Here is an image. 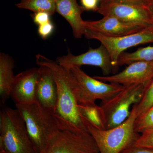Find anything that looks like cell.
Instances as JSON below:
<instances>
[{
    "instance_id": "obj_1",
    "label": "cell",
    "mask_w": 153,
    "mask_h": 153,
    "mask_svg": "<svg viewBox=\"0 0 153 153\" xmlns=\"http://www.w3.org/2000/svg\"><path fill=\"white\" fill-rule=\"evenodd\" d=\"M36 60L38 66L51 68L55 76L57 94L54 114L60 130L89 133L79 112L75 96V80L70 70L40 54L36 55Z\"/></svg>"
},
{
    "instance_id": "obj_2",
    "label": "cell",
    "mask_w": 153,
    "mask_h": 153,
    "mask_svg": "<svg viewBox=\"0 0 153 153\" xmlns=\"http://www.w3.org/2000/svg\"><path fill=\"white\" fill-rule=\"evenodd\" d=\"M25 121L36 153H43L60 131L54 113L37 100L30 104H16Z\"/></svg>"
},
{
    "instance_id": "obj_3",
    "label": "cell",
    "mask_w": 153,
    "mask_h": 153,
    "mask_svg": "<svg viewBox=\"0 0 153 153\" xmlns=\"http://www.w3.org/2000/svg\"><path fill=\"white\" fill-rule=\"evenodd\" d=\"M137 117L136 104L128 117L120 125L110 129H100L83 118L88 132L93 137L100 153H121L133 146L139 137L135 131Z\"/></svg>"
},
{
    "instance_id": "obj_4",
    "label": "cell",
    "mask_w": 153,
    "mask_h": 153,
    "mask_svg": "<svg viewBox=\"0 0 153 153\" xmlns=\"http://www.w3.org/2000/svg\"><path fill=\"white\" fill-rule=\"evenodd\" d=\"M0 149L10 153H36L25 121L16 108H5L1 111Z\"/></svg>"
},
{
    "instance_id": "obj_5",
    "label": "cell",
    "mask_w": 153,
    "mask_h": 153,
    "mask_svg": "<svg viewBox=\"0 0 153 153\" xmlns=\"http://www.w3.org/2000/svg\"><path fill=\"white\" fill-rule=\"evenodd\" d=\"M149 84L124 86L123 89L111 98L102 101L106 129L113 128L123 123L130 115L132 105L139 103Z\"/></svg>"
},
{
    "instance_id": "obj_6",
    "label": "cell",
    "mask_w": 153,
    "mask_h": 153,
    "mask_svg": "<svg viewBox=\"0 0 153 153\" xmlns=\"http://www.w3.org/2000/svg\"><path fill=\"white\" fill-rule=\"evenodd\" d=\"M75 80V94L78 104L95 103L111 98L121 91L123 85L102 82L91 77L80 68L70 69Z\"/></svg>"
},
{
    "instance_id": "obj_7",
    "label": "cell",
    "mask_w": 153,
    "mask_h": 153,
    "mask_svg": "<svg viewBox=\"0 0 153 153\" xmlns=\"http://www.w3.org/2000/svg\"><path fill=\"white\" fill-rule=\"evenodd\" d=\"M84 36L87 39L97 40L106 48L111 59L113 73L115 74L119 67V58L124 51L138 45L153 43V26L133 34L118 37H108L85 28Z\"/></svg>"
},
{
    "instance_id": "obj_8",
    "label": "cell",
    "mask_w": 153,
    "mask_h": 153,
    "mask_svg": "<svg viewBox=\"0 0 153 153\" xmlns=\"http://www.w3.org/2000/svg\"><path fill=\"white\" fill-rule=\"evenodd\" d=\"M43 153H100L89 133L60 131Z\"/></svg>"
},
{
    "instance_id": "obj_9",
    "label": "cell",
    "mask_w": 153,
    "mask_h": 153,
    "mask_svg": "<svg viewBox=\"0 0 153 153\" xmlns=\"http://www.w3.org/2000/svg\"><path fill=\"white\" fill-rule=\"evenodd\" d=\"M97 12L103 16L114 17L124 22L148 27L153 26L152 18L147 6L101 0Z\"/></svg>"
},
{
    "instance_id": "obj_10",
    "label": "cell",
    "mask_w": 153,
    "mask_h": 153,
    "mask_svg": "<svg viewBox=\"0 0 153 153\" xmlns=\"http://www.w3.org/2000/svg\"><path fill=\"white\" fill-rule=\"evenodd\" d=\"M56 61L66 69L80 68L84 65L97 66L101 68L104 76L113 72L111 59L106 48L102 44L96 49L89 48L83 54L74 55L68 53L65 56L57 57Z\"/></svg>"
},
{
    "instance_id": "obj_11",
    "label": "cell",
    "mask_w": 153,
    "mask_h": 153,
    "mask_svg": "<svg viewBox=\"0 0 153 153\" xmlns=\"http://www.w3.org/2000/svg\"><path fill=\"white\" fill-rule=\"evenodd\" d=\"M93 77L102 82L123 86L149 84L153 79V61H136L128 64V66L119 73Z\"/></svg>"
},
{
    "instance_id": "obj_12",
    "label": "cell",
    "mask_w": 153,
    "mask_h": 153,
    "mask_svg": "<svg viewBox=\"0 0 153 153\" xmlns=\"http://www.w3.org/2000/svg\"><path fill=\"white\" fill-rule=\"evenodd\" d=\"M83 25L86 29L110 37H121L133 34L149 27L141 24L124 22L110 16H103L97 21H84Z\"/></svg>"
},
{
    "instance_id": "obj_13",
    "label": "cell",
    "mask_w": 153,
    "mask_h": 153,
    "mask_svg": "<svg viewBox=\"0 0 153 153\" xmlns=\"http://www.w3.org/2000/svg\"><path fill=\"white\" fill-rule=\"evenodd\" d=\"M38 68L23 71L15 76L11 97L16 104H30L36 101V87Z\"/></svg>"
},
{
    "instance_id": "obj_14",
    "label": "cell",
    "mask_w": 153,
    "mask_h": 153,
    "mask_svg": "<svg viewBox=\"0 0 153 153\" xmlns=\"http://www.w3.org/2000/svg\"><path fill=\"white\" fill-rule=\"evenodd\" d=\"M57 94V84L52 69L47 66H39L36 87V100L54 114Z\"/></svg>"
},
{
    "instance_id": "obj_15",
    "label": "cell",
    "mask_w": 153,
    "mask_h": 153,
    "mask_svg": "<svg viewBox=\"0 0 153 153\" xmlns=\"http://www.w3.org/2000/svg\"><path fill=\"white\" fill-rule=\"evenodd\" d=\"M56 12L62 16L71 26L74 38L79 39L84 36L85 28L82 19L85 9L76 0H55Z\"/></svg>"
},
{
    "instance_id": "obj_16",
    "label": "cell",
    "mask_w": 153,
    "mask_h": 153,
    "mask_svg": "<svg viewBox=\"0 0 153 153\" xmlns=\"http://www.w3.org/2000/svg\"><path fill=\"white\" fill-rule=\"evenodd\" d=\"M14 60L8 55L0 54V96L3 103H5L11 96V88L15 76L13 69Z\"/></svg>"
},
{
    "instance_id": "obj_17",
    "label": "cell",
    "mask_w": 153,
    "mask_h": 153,
    "mask_svg": "<svg viewBox=\"0 0 153 153\" xmlns=\"http://www.w3.org/2000/svg\"><path fill=\"white\" fill-rule=\"evenodd\" d=\"M78 108L82 118L97 128L102 130L106 129L104 113L100 105H97L95 102L78 104Z\"/></svg>"
},
{
    "instance_id": "obj_18",
    "label": "cell",
    "mask_w": 153,
    "mask_h": 153,
    "mask_svg": "<svg viewBox=\"0 0 153 153\" xmlns=\"http://www.w3.org/2000/svg\"><path fill=\"white\" fill-rule=\"evenodd\" d=\"M139 61H153V46L139 48L135 52H123L118 60L119 66Z\"/></svg>"
},
{
    "instance_id": "obj_19",
    "label": "cell",
    "mask_w": 153,
    "mask_h": 153,
    "mask_svg": "<svg viewBox=\"0 0 153 153\" xmlns=\"http://www.w3.org/2000/svg\"><path fill=\"white\" fill-rule=\"evenodd\" d=\"M16 5L19 8L29 10L34 13L47 12L52 16L56 12L55 0H21Z\"/></svg>"
},
{
    "instance_id": "obj_20",
    "label": "cell",
    "mask_w": 153,
    "mask_h": 153,
    "mask_svg": "<svg viewBox=\"0 0 153 153\" xmlns=\"http://www.w3.org/2000/svg\"><path fill=\"white\" fill-rule=\"evenodd\" d=\"M153 128V105L144 113L137 117L135 122V131L141 133L148 129Z\"/></svg>"
},
{
    "instance_id": "obj_21",
    "label": "cell",
    "mask_w": 153,
    "mask_h": 153,
    "mask_svg": "<svg viewBox=\"0 0 153 153\" xmlns=\"http://www.w3.org/2000/svg\"><path fill=\"white\" fill-rule=\"evenodd\" d=\"M153 105V79L148 85L139 103L136 104L137 117L144 113Z\"/></svg>"
},
{
    "instance_id": "obj_22",
    "label": "cell",
    "mask_w": 153,
    "mask_h": 153,
    "mask_svg": "<svg viewBox=\"0 0 153 153\" xmlns=\"http://www.w3.org/2000/svg\"><path fill=\"white\" fill-rule=\"evenodd\" d=\"M133 146L153 149V128L141 133Z\"/></svg>"
},
{
    "instance_id": "obj_23",
    "label": "cell",
    "mask_w": 153,
    "mask_h": 153,
    "mask_svg": "<svg viewBox=\"0 0 153 153\" xmlns=\"http://www.w3.org/2000/svg\"><path fill=\"white\" fill-rule=\"evenodd\" d=\"M54 28V25L51 21L44 25L38 26V34L41 38L46 40L53 33Z\"/></svg>"
},
{
    "instance_id": "obj_24",
    "label": "cell",
    "mask_w": 153,
    "mask_h": 153,
    "mask_svg": "<svg viewBox=\"0 0 153 153\" xmlns=\"http://www.w3.org/2000/svg\"><path fill=\"white\" fill-rule=\"evenodd\" d=\"M51 15L47 12L34 13L32 15L33 22L38 26L51 22Z\"/></svg>"
},
{
    "instance_id": "obj_25",
    "label": "cell",
    "mask_w": 153,
    "mask_h": 153,
    "mask_svg": "<svg viewBox=\"0 0 153 153\" xmlns=\"http://www.w3.org/2000/svg\"><path fill=\"white\" fill-rule=\"evenodd\" d=\"M121 153H153V149L133 145L126 149Z\"/></svg>"
},
{
    "instance_id": "obj_26",
    "label": "cell",
    "mask_w": 153,
    "mask_h": 153,
    "mask_svg": "<svg viewBox=\"0 0 153 153\" xmlns=\"http://www.w3.org/2000/svg\"><path fill=\"white\" fill-rule=\"evenodd\" d=\"M99 0H80L81 4L85 10L97 12L99 6Z\"/></svg>"
},
{
    "instance_id": "obj_27",
    "label": "cell",
    "mask_w": 153,
    "mask_h": 153,
    "mask_svg": "<svg viewBox=\"0 0 153 153\" xmlns=\"http://www.w3.org/2000/svg\"><path fill=\"white\" fill-rule=\"evenodd\" d=\"M110 1L147 6H148V4L149 2V0H110Z\"/></svg>"
},
{
    "instance_id": "obj_28",
    "label": "cell",
    "mask_w": 153,
    "mask_h": 153,
    "mask_svg": "<svg viewBox=\"0 0 153 153\" xmlns=\"http://www.w3.org/2000/svg\"><path fill=\"white\" fill-rule=\"evenodd\" d=\"M148 7L149 10L153 21V0H151L148 5Z\"/></svg>"
},
{
    "instance_id": "obj_29",
    "label": "cell",
    "mask_w": 153,
    "mask_h": 153,
    "mask_svg": "<svg viewBox=\"0 0 153 153\" xmlns=\"http://www.w3.org/2000/svg\"><path fill=\"white\" fill-rule=\"evenodd\" d=\"M0 153H10L8 152H7L5 150L3 149H0Z\"/></svg>"
},
{
    "instance_id": "obj_30",
    "label": "cell",
    "mask_w": 153,
    "mask_h": 153,
    "mask_svg": "<svg viewBox=\"0 0 153 153\" xmlns=\"http://www.w3.org/2000/svg\"><path fill=\"white\" fill-rule=\"evenodd\" d=\"M149 1H151V0H149Z\"/></svg>"
},
{
    "instance_id": "obj_31",
    "label": "cell",
    "mask_w": 153,
    "mask_h": 153,
    "mask_svg": "<svg viewBox=\"0 0 153 153\" xmlns=\"http://www.w3.org/2000/svg\"><path fill=\"white\" fill-rule=\"evenodd\" d=\"M100 1H101V0H100Z\"/></svg>"
}]
</instances>
